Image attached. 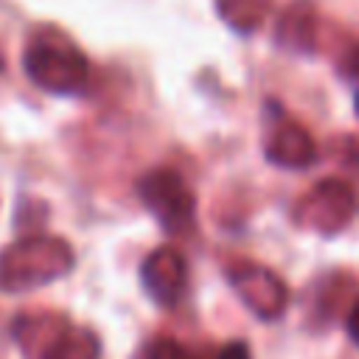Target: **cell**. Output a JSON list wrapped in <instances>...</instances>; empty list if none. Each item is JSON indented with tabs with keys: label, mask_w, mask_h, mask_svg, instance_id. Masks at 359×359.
Segmentation results:
<instances>
[{
	"label": "cell",
	"mask_w": 359,
	"mask_h": 359,
	"mask_svg": "<svg viewBox=\"0 0 359 359\" xmlns=\"http://www.w3.org/2000/svg\"><path fill=\"white\" fill-rule=\"evenodd\" d=\"M73 247L59 236L25 233L0 250V289L22 294L73 269Z\"/></svg>",
	"instance_id": "1"
},
{
	"label": "cell",
	"mask_w": 359,
	"mask_h": 359,
	"mask_svg": "<svg viewBox=\"0 0 359 359\" xmlns=\"http://www.w3.org/2000/svg\"><path fill=\"white\" fill-rule=\"evenodd\" d=\"M22 67L39 90L53 95H76L87 87L90 79L87 56L67 34L56 28H39L28 36Z\"/></svg>",
	"instance_id": "2"
},
{
	"label": "cell",
	"mask_w": 359,
	"mask_h": 359,
	"mask_svg": "<svg viewBox=\"0 0 359 359\" xmlns=\"http://www.w3.org/2000/svg\"><path fill=\"white\" fill-rule=\"evenodd\" d=\"M137 196L168 236H182L196 222V196L171 168L146 171L137 180Z\"/></svg>",
	"instance_id": "3"
},
{
	"label": "cell",
	"mask_w": 359,
	"mask_h": 359,
	"mask_svg": "<svg viewBox=\"0 0 359 359\" xmlns=\"http://www.w3.org/2000/svg\"><path fill=\"white\" fill-rule=\"evenodd\" d=\"M227 278L236 294L241 297V303L252 309L261 320H272L286 309L289 294H286L283 280L275 272L258 264H250V261H238L227 266Z\"/></svg>",
	"instance_id": "4"
},
{
	"label": "cell",
	"mask_w": 359,
	"mask_h": 359,
	"mask_svg": "<svg viewBox=\"0 0 359 359\" xmlns=\"http://www.w3.org/2000/svg\"><path fill=\"white\" fill-rule=\"evenodd\" d=\"M353 210H356V196H353L351 185L342 180H334V177L317 182L303 202L306 222L325 236L342 230L348 224V219L353 216Z\"/></svg>",
	"instance_id": "5"
},
{
	"label": "cell",
	"mask_w": 359,
	"mask_h": 359,
	"mask_svg": "<svg viewBox=\"0 0 359 359\" xmlns=\"http://www.w3.org/2000/svg\"><path fill=\"white\" fill-rule=\"evenodd\" d=\"M140 283L154 303L174 306L180 300V294L185 292V283H188L185 258L171 247L154 250L151 255H146V261L140 266Z\"/></svg>",
	"instance_id": "6"
},
{
	"label": "cell",
	"mask_w": 359,
	"mask_h": 359,
	"mask_svg": "<svg viewBox=\"0 0 359 359\" xmlns=\"http://www.w3.org/2000/svg\"><path fill=\"white\" fill-rule=\"evenodd\" d=\"M264 151H266V160L280 168H306L317 157V146H314L309 129L289 118H280L269 129Z\"/></svg>",
	"instance_id": "7"
},
{
	"label": "cell",
	"mask_w": 359,
	"mask_h": 359,
	"mask_svg": "<svg viewBox=\"0 0 359 359\" xmlns=\"http://www.w3.org/2000/svg\"><path fill=\"white\" fill-rule=\"evenodd\" d=\"M275 42L294 53H311L317 48V8L311 0H294L280 11Z\"/></svg>",
	"instance_id": "8"
},
{
	"label": "cell",
	"mask_w": 359,
	"mask_h": 359,
	"mask_svg": "<svg viewBox=\"0 0 359 359\" xmlns=\"http://www.w3.org/2000/svg\"><path fill=\"white\" fill-rule=\"evenodd\" d=\"M101 342L90 328L73 325L65 320V325L48 339V345L36 353V359H98Z\"/></svg>",
	"instance_id": "9"
},
{
	"label": "cell",
	"mask_w": 359,
	"mask_h": 359,
	"mask_svg": "<svg viewBox=\"0 0 359 359\" xmlns=\"http://www.w3.org/2000/svg\"><path fill=\"white\" fill-rule=\"evenodd\" d=\"M272 0H216L219 17L238 34H252L264 25Z\"/></svg>",
	"instance_id": "10"
},
{
	"label": "cell",
	"mask_w": 359,
	"mask_h": 359,
	"mask_svg": "<svg viewBox=\"0 0 359 359\" xmlns=\"http://www.w3.org/2000/svg\"><path fill=\"white\" fill-rule=\"evenodd\" d=\"M135 359H202V356H199L196 351H191V348H185V345H180V342H174V339H168V337H157V339L146 342V345L137 351Z\"/></svg>",
	"instance_id": "11"
},
{
	"label": "cell",
	"mask_w": 359,
	"mask_h": 359,
	"mask_svg": "<svg viewBox=\"0 0 359 359\" xmlns=\"http://www.w3.org/2000/svg\"><path fill=\"white\" fill-rule=\"evenodd\" d=\"M339 70L348 76V79H359V45H353L345 56H342V65Z\"/></svg>",
	"instance_id": "12"
},
{
	"label": "cell",
	"mask_w": 359,
	"mask_h": 359,
	"mask_svg": "<svg viewBox=\"0 0 359 359\" xmlns=\"http://www.w3.org/2000/svg\"><path fill=\"white\" fill-rule=\"evenodd\" d=\"M216 359H250V348L244 342H230L216 353Z\"/></svg>",
	"instance_id": "13"
},
{
	"label": "cell",
	"mask_w": 359,
	"mask_h": 359,
	"mask_svg": "<svg viewBox=\"0 0 359 359\" xmlns=\"http://www.w3.org/2000/svg\"><path fill=\"white\" fill-rule=\"evenodd\" d=\"M348 334H351V339L359 345V300L351 306V311H348Z\"/></svg>",
	"instance_id": "14"
},
{
	"label": "cell",
	"mask_w": 359,
	"mask_h": 359,
	"mask_svg": "<svg viewBox=\"0 0 359 359\" xmlns=\"http://www.w3.org/2000/svg\"><path fill=\"white\" fill-rule=\"evenodd\" d=\"M353 109H356V115H359V93H356V98H353Z\"/></svg>",
	"instance_id": "15"
},
{
	"label": "cell",
	"mask_w": 359,
	"mask_h": 359,
	"mask_svg": "<svg viewBox=\"0 0 359 359\" xmlns=\"http://www.w3.org/2000/svg\"><path fill=\"white\" fill-rule=\"evenodd\" d=\"M3 67H6V59H3V50H0V76H3Z\"/></svg>",
	"instance_id": "16"
}]
</instances>
